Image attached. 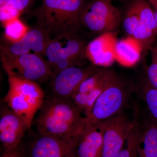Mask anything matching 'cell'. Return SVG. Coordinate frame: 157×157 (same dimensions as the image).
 I'll return each instance as SVG.
<instances>
[{
	"instance_id": "cell-1",
	"label": "cell",
	"mask_w": 157,
	"mask_h": 157,
	"mask_svg": "<svg viewBox=\"0 0 157 157\" xmlns=\"http://www.w3.org/2000/svg\"><path fill=\"white\" fill-rule=\"evenodd\" d=\"M84 6L83 0H42L33 14L37 26L51 39L78 33L82 26L80 16Z\"/></svg>"
},
{
	"instance_id": "cell-2",
	"label": "cell",
	"mask_w": 157,
	"mask_h": 157,
	"mask_svg": "<svg viewBox=\"0 0 157 157\" xmlns=\"http://www.w3.org/2000/svg\"><path fill=\"white\" fill-rule=\"evenodd\" d=\"M81 114L70 99L50 96L45 98L33 125L38 135L61 137L76 128L84 117Z\"/></svg>"
},
{
	"instance_id": "cell-3",
	"label": "cell",
	"mask_w": 157,
	"mask_h": 157,
	"mask_svg": "<svg viewBox=\"0 0 157 157\" xmlns=\"http://www.w3.org/2000/svg\"><path fill=\"white\" fill-rule=\"evenodd\" d=\"M9 88L3 103L25 122L29 130L45 101V93L37 82L8 76Z\"/></svg>"
},
{
	"instance_id": "cell-4",
	"label": "cell",
	"mask_w": 157,
	"mask_h": 157,
	"mask_svg": "<svg viewBox=\"0 0 157 157\" xmlns=\"http://www.w3.org/2000/svg\"><path fill=\"white\" fill-rule=\"evenodd\" d=\"M86 45L77 34L63 35L51 39L44 56L53 74L69 67H81L86 59Z\"/></svg>"
},
{
	"instance_id": "cell-5",
	"label": "cell",
	"mask_w": 157,
	"mask_h": 157,
	"mask_svg": "<svg viewBox=\"0 0 157 157\" xmlns=\"http://www.w3.org/2000/svg\"><path fill=\"white\" fill-rule=\"evenodd\" d=\"M1 60L8 76L34 81L51 79L53 72L42 56L35 54L16 56L1 49Z\"/></svg>"
},
{
	"instance_id": "cell-6",
	"label": "cell",
	"mask_w": 157,
	"mask_h": 157,
	"mask_svg": "<svg viewBox=\"0 0 157 157\" xmlns=\"http://www.w3.org/2000/svg\"><path fill=\"white\" fill-rule=\"evenodd\" d=\"M121 22L120 12L111 0H92L85 6L80 16L82 26L100 34L117 32Z\"/></svg>"
},
{
	"instance_id": "cell-7",
	"label": "cell",
	"mask_w": 157,
	"mask_h": 157,
	"mask_svg": "<svg viewBox=\"0 0 157 157\" xmlns=\"http://www.w3.org/2000/svg\"><path fill=\"white\" fill-rule=\"evenodd\" d=\"M128 91L125 84L117 76L98 97L86 118L96 125L120 113L128 101Z\"/></svg>"
},
{
	"instance_id": "cell-8",
	"label": "cell",
	"mask_w": 157,
	"mask_h": 157,
	"mask_svg": "<svg viewBox=\"0 0 157 157\" xmlns=\"http://www.w3.org/2000/svg\"><path fill=\"white\" fill-rule=\"evenodd\" d=\"M134 124V120L131 121L121 112L95 125L103 137L102 157L117 155L123 148Z\"/></svg>"
},
{
	"instance_id": "cell-9",
	"label": "cell",
	"mask_w": 157,
	"mask_h": 157,
	"mask_svg": "<svg viewBox=\"0 0 157 157\" xmlns=\"http://www.w3.org/2000/svg\"><path fill=\"white\" fill-rule=\"evenodd\" d=\"M76 127L61 137L37 134L31 147V157H76Z\"/></svg>"
},
{
	"instance_id": "cell-10",
	"label": "cell",
	"mask_w": 157,
	"mask_h": 157,
	"mask_svg": "<svg viewBox=\"0 0 157 157\" xmlns=\"http://www.w3.org/2000/svg\"><path fill=\"white\" fill-rule=\"evenodd\" d=\"M99 69L94 66L82 68L73 66L53 74L51 78V96L61 99H70L83 80Z\"/></svg>"
},
{
	"instance_id": "cell-11",
	"label": "cell",
	"mask_w": 157,
	"mask_h": 157,
	"mask_svg": "<svg viewBox=\"0 0 157 157\" xmlns=\"http://www.w3.org/2000/svg\"><path fill=\"white\" fill-rule=\"evenodd\" d=\"M29 129L23 120L7 104L1 107L0 141L4 151L11 150L20 146Z\"/></svg>"
},
{
	"instance_id": "cell-12",
	"label": "cell",
	"mask_w": 157,
	"mask_h": 157,
	"mask_svg": "<svg viewBox=\"0 0 157 157\" xmlns=\"http://www.w3.org/2000/svg\"><path fill=\"white\" fill-rule=\"evenodd\" d=\"M117 32L101 34L89 43L86 56L94 66L107 67L115 60Z\"/></svg>"
},
{
	"instance_id": "cell-13",
	"label": "cell",
	"mask_w": 157,
	"mask_h": 157,
	"mask_svg": "<svg viewBox=\"0 0 157 157\" xmlns=\"http://www.w3.org/2000/svg\"><path fill=\"white\" fill-rule=\"evenodd\" d=\"M103 147V137L98 127L83 117L77 135L76 157H102Z\"/></svg>"
},
{
	"instance_id": "cell-14",
	"label": "cell",
	"mask_w": 157,
	"mask_h": 157,
	"mask_svg": "<svg viewBox=\"0 0 157 157\" xmlns=\"http://www.w3.org/2000/svg\"><path fill=\"white\" fill-rule=\"evenodd\" d=\"M50 40L48 34L37 26L29 29L19 42L9 46H1V49L14 55L35 54L42 57L45 55V49Z\"/></svg>"
},
{
	"instance_id": "cell-15",
	"label": "cell",
	"mask_w": 157,
	"mask_h": 157,
	"mask_svg": "<svg viewBox=\"0 0 157 157\" xmlns=\"http://www.w3.org/2000/svg\"><path fill=\"white\" fill-rule=\"evenodd\" d=\"M140 21L133 36L141 44L143 51H149L156 41L157 27L151 6L147 0H138Z\"/></svg>"
},
{
	"instance_id": "cell-16",
	"label": "cell",
	"mask_w": 157,
	"mask_h": 157,
	"mask_svg": "<svg viewBox=\"0 0 157 157\" xmlns=\"http://www.w3.org/2000/svg\"><path fill=\"white\" fill-rule=\"evenodd\" d=\"M143 51L141 44L133 36L118 40L115 48V60L124 67H131L140 60Z\"/></svg>"
},
{
	"instance_id": "cell-17",
	"label": "cell",
	"mask_w": 157,
	"mask_h": 157,
	"mask_svg": "<svg viewBox=\"0 0 157 157\" xmlns=\"http://www.w3.org/2000/svg\"><path fill=\"white\" fill-rule=\"evenodd\" d=\"M140 126L138 157H157V122L151 118Z\"/></svg>"
},
{
	"instance_id": "cell-18",
	"label": "cell",
	"mask_w": 157,
	"mask_h": 157,
	"mask_svg": "<svg viewBox=\"0 0 157 157\" xmlns=\"http://www.w3.org/2000/svg\"><path fill=\"white\" fill-rule=\"evenodd\" d=\"M3 25L5 36L11 44L20 41L29 29L19 17L7 21Z\"/></svg>"
},
{
	"instance_id": "cell-19",
	"label": "cell",
	"mask_w": 157,
	"mask_h": 157,
	"mask_svg": "<svg viewBox=\"0 0 157 157\" xmlns=\"http://www.w3.org/2000/svg\"><path fill=\"white\" fill-rule=\"evenodd\" d=\"M140 21L139 1L135 0L128 8L123 20V28L128 36H133Z\"/></svg>"
},
{
	"instance_id": "cell-20",
	"label": "cell",
	"mask_w": 157,
	"mask_h": 157,
	"mask_svg": "<svg viewBox=\"0 0 157 157\" xmlns=\"http://www.w3.org/2000/svg\"><path fill=\"white\" fill-rule=\"evenodd\" d=\"M134 126L126 139V147L123 148L115 157H138V145L140 125L134 120Z\"/></svg>"
},
{
	"instance_id": "cell-21",
	"label": "cell",
	"mask_w": 157,
	"mask_h": 157,
	"mask_svg": "<svg viewBox=\"0 0 157 157\" xmlns=\"http://www.w3.org/2000/svg\"><path fill=\"white\" fill-rule=\"evenodd\" d=\"M143 99L152 118L157 122V90L147 79L143 86Z\"/></svg>"
},
{
	"instance_id": "cell-22",
	"label": "cell",
	"mask_w": 157,
	"mask_h": 157,
	"mask_svg": "<svg viewBox=\"0 0 157 157\" xmlns=\"http://www.w3.org/2000/svg\"><path fill=\"white\" fill-rule=\"evenodd\" d=\"M112 70H99L86 78L79 86L76 92L87 94L101 83L108 76Z\"/></svg>"
},
{
	"instance_id": "cell-23",
	"label": "cell",
	"mask_w": 157,
	"mask_h": 157,
	"mask_svg": "<svg viewBox=\"0 0 157 157\" xmlns=\"http://www.w3.org/2000/svg\"><path fill=\"white\" fill-rule=\"evenodd\" d=\"M151 63L147 69V79L150 84L157 90V56L153 51L150 49Z\"/></svg>"
},
{
	"instance_id": "cell-24",
	"label": "cell",
	"mask_w": 157,
	"mask_h": 157,
	"mask_svg": "<svg viewBox=\"0 0 157 157\" xmlns=\"http://www.w3.org/2000/svg\"><path fill=\"white\" fill-rule=\"evenodd\" d=\"M31 0H0V7H6L22 13L29 5Z\"/></svg>"
},
{
	"instance_id": "cell-25",
	"label": "cell",
	"mask_w": 157,
	"mask_h": 157,
	"mask_svg": "<svg viewBox=\"0 0 157 157\" xmlns=\"http://www.w3.org/2000/svg\"><path fill=\"white\" fill-rule=\"evenodd\" d=\"M88 98L87 94L75 92L71 96L70 99L81 113L84 114L87 107Z\"/></svg>"
},
{
	"instance_id": "cell-26",
	"label": "cell",
	"mask_w": 157,
	"mask_h": 157,
	"mask_svg": "<svg viewBox=\"0 0 157 157\" xmlns=\"http://www.w3.org/2000/svg\"><path fill=\"white\" fill-rule=\"evenodd\" d=\"M21 12L6 7H0V20L3 24L11 20L18 18Z\"/></svg>"
},
{
	"instance_id": "cell-27",
	"label": "cell",
	"mask_w": 157,
	"mask_h": 157,
	"mask_svg": "<svg viewBox=\"0 0 157 157\" xmlns=\"http://www.w3.org/2000/svg\"><path fill=\"white\" fill-rule=\"evenodd\" d=\"M24 152L20 146L14 149L4 151L1 157H24Z\"/></svg>"
},
{
	"instance_id": "cell-28",
	"label": "cell",
	"mask_w": 157,
	"mask_h": 157,
	"mask_svg": "<svg viewBox=\"0 0 157 157\" xmlns=\"http://www.w3.org/2000/svg\"><path fill=\"white\" fill-rule=\"evenodd\" d=\"M151 6L157 27V0H147Z\"/></svg>"
},
{
	"instance_id": "cell-29",
	"label": "cell",
	"mask_w": 157,
	"mask_h": 157,
	"mask_svg": "<svg viewBox=\"0 0 157 157\" xmlns=\"http://www.w3.org/2000/svg\"><path fill=\"white\" fill-rule=\"evenodd\" d=\"M150 49H151V50L153 51L154 52L156 53V54L157 55V41H155V42L150 47V48H149V50Z\"/></svg>"
},
{
	"instance_id": "cell-30",
	"label": "cell",
	"mask_w": 157,
	"mask_h": 157,
	"mask_svg": "<svg viewBox=\"0 0 157 157\" xmlns=\"http://www.w3.org/2000/svg\"></svg>"
}]
</instances>
